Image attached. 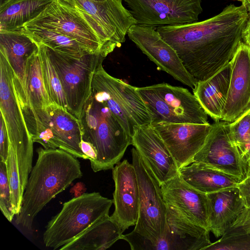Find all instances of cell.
<instances>
[{"label": "cell", "instance_id": "cell-3", "mask_svg": "<svg viewBox=\"0 0 250 250\" xmlns=\"http://www.w3.org/2000/svg\"><path fill=\"white\" fill-rule=\"evenodd\" d=\"M78 119L82 140L90 143L96 152V159L90 164L93 171L112 169L131 145V137L91 89Z\"/></svg>", "mask_w": 250, "mask_h": 250}, {"label": "cell", "instance_id": "cell-21", "mask_svg": "<svg viewBox=\"0 0 250 250\" xmlns=\"http://www.w3.org/2000/svg\"><path fill=\"white\" fill-rule=\"evenodd\" d=\"M131 145L146 161L161 186L179 173L175 159L151 124L134 127Z\"/></svg>", "mask_w": 250, "mask_h": 250}, {"label": "cell", "instance_id": "cell-2", "mask_svg": "<svg viewBox=\"0 0 250 250\" xmlns=\"http://www.w3.org/2000/svg\"><path fill=\"white\" fill-rule=\"evenodd\" d=\"M23 192L16 224L30 231L38 213L57 194L83 176L80 162L59 148L40 147Z\"/></svg>", "mask_w": 250, "mask_h": 250}, {"label": "cell", "instance_id": "cell-43", "mask_svg": "<svg viewBox=\"0 0 250 250\" xmlns=\"http://www.w3.org/2000/svg\"><path fill=\"white\" fill-rule=\"evenodd\" d=\"M93 1H104L105 0H92Z\"/></svg>", "mask_w": 250, "mask_h": 250}, {"label": "cell", "instance_id": "cell-36", "mask_svg": "<svg viewBox=\"0 0 250 250\" xmlns=\"http://www.w3.org/2000/svg\"><path fill=\"white\" fill-rule=\"evenodd\" d=\"M9 138L7 131L4 120L0 115V161L6 163L9 148H10Z\"/></svg>", "mask_w": 250, "mask_h": 250}, {"label": "cell", "instance_id": "cell-24", "mask_svg": "<svg viewBox=\"0 0 250 250\" xmlns=\"http://www.w3.org/2000/svg\"><path fill=\"white\" fill-rule=\"evenodd\" d=\"M229 62L208 79L197 82L193 93L200 104L215 122L221 120L231 75Z\"/></svg>", "mask_w": 250, "mask_h": 250}, {"label": "cell", "instance_id": "cell-16", "mask_svg": "<svg viewBox=\"0 0 250 250\" xmlns=\"http://www.w3.org/2000/svg\"><path fill=\"white\" fill-rule=\"evenodd\" d=\"M83 11L91 17L104 30L117 47L125 42L129 28L137 21L123 4V0H57Z\"/></svg>", "mask_w": 250, "mask_h": 250}, {"label": "cell", "instance_id": "cell-23", "mask_svg": "<svg viewBox=\"0 0 250 250\" xmlns=\"http://www.w3.org/2000/svg\"><path fill=\"white\" fill-rule=\"evenodd\" d=\"M209 203V231L222 236L245 208L237 187L208 193Z\"/></svg>", "mask_w": 250, "mask_h": 250}, {"label": "cell", "instance_id": "cell-4", "mask_svg": "<svg viewBox=\"0 0 250 250\" xmlns=\"http://www.w3.org/2000/svg\"><path fill=\"white\" fill-rule=\"evenodd\" d=\"M26 23L46 28L69 37L93 53H102L107 56L117 47L91 17L57 0H53Z\"/></svg>", "mask_w": 250, "mask_h": 250}, {"label": "cell", "instance_id": "cell-8", "mask_svg": "<svg viewBox=\"0 0 250 250\" xmlns=\"http://www.w3.org/2000/svg\"><path fill=\"white\" fill-rule=\"evenodd\" d=\"M91 90L105 102L131 137L136 126L151 123L152 115L136 87L108 74L102 64L94 73Z\"/></svg>", "mask_w": 250, "mask_h": 250}, {"label": "cell", "instance_id": "cell-18", "mask_svg": "<svg viewBox=\"0 0 250 250\" xmlns=\"http://www.w3.org/2000/svg\"><path fill=\"white\" fill-rule=\"evenodd\" d=\"M38 49V45L21 28L0 30V52L5 56L13 72V83L23 116L28 111L26 86L28 58Z\"/></svg>", "mask_w": 250, "mask_h": 250}, {"label": "cell", "instance_id": "cell-28", "mask_svg": "<svg viewBox=\"0 0 250 250\" xmlns=\"http://www.w3.org/2000/svg\"><path fill=\"white\" fill-rule=\"evenodd\" d=\"M20 28L35 42H41L68 56L80 58L84 54L91 53L76 40L55 31L26 23Z\"/></svg>", "mask_w": 250, "mask_h": 250}, {"label": "cell", "instance_id": "cell-13", "mask_svg": "<svg viewBox=\"0 0 250 250\" xmlns=\"http://www.w3.org/2000/svg\"><path fill=\"white\" fill-rule=\"evenodd\" d=\"M127 36L157 67L192 89L197 82L188 72L176 51L162 38L156 28L137 24Z\"/></svg>", "mask_w": 250, "mask_h": 250}, {"label": "cell", "instance_id": "cell-40", "mask_svg": "<svg viewBox=\"0 0 250 250\" xmlns=\"http://www.w3.org/2000/svg\"><path fill=\"white\" fill-rule=\"evenodd\" d=\"M240 1L242 5L247 10L250 19V0H238Z\"/></svg>", "mask_w": 250, "mask_h": 250}, {"label": "cell", "instance_id": "cell-17", "mask_svg": "<svg viewBox=\"0 0 250 250\" xmlns=\"http://www.w3.org/2000/svg\"><path fill=\"white\" fill-rule=\"evenodd\" d=\"M112 169L115 184L113 193L114 210L111 218L123 232L137 223L139 209V191L133 165L127 160L117 163Z\"/></svg>", "mask_w": 250, "mask_h": 250}, {"label": "cell", "instance_id": "cell-35", "mask_svg": "<svg viewBox=\"0 0 250 250\" xmlns=\"http://www.w3.org/2000/svg\"><path fill=\"white\" fill-rule=\"evenodd\" d=\"M250 233V208H245L225 234Z\"/></svg>", "mask_w": 250, "mask_h": 250}, {"label": "cell", "instance_id": "cell-15", "mask_svg": "<svg viewBox=\"0 0 250 250\" xmlns=\"http://www.w3.org/2000/svg\"><path fill=\"white\" fill-rule=\"evenodd\" d=\"M0 109L10 146L33 148V141L26 125L13 83V72L5 56L0 52Z\"/></svg>", "mask_w": 250, "mask_h": 250}, {"label": "cell", "instance_id": "cell-31", "mask_svg": "<svg viewBox=\"0 0 250 250\" xmlns=\"http://www.w3.org/2000/svg\"><path fill=\"white\" fill-rule=\"evenodd\" d=\"M229 133L242 157L250 164V109L228 124Z\"/></svg>", "mask_w": 250, "mask_h": 250}, {"label": "cell", "instance_id": "cell-37", "mask_svg": "<svg viewBox=\"0 0 250 250\" xmlns=\"http://www.w3.org/2000/svg\"><path fill=\"white\" fill-rule=\"evenodd\" d=\"M246 208H250V178L247 177L237 185Z\"/></svg>", "mask_w": 250, "mask_h": 250}, {"label": "cell", "instance_id": "cell-27", "mask_svg": "<svg viewBox=\"0 0 250 250\" xmlns=\"http://www.w3.org/2000/svg\"><path fill=\"white\" fill-rule=\"evenodd\" d=\"M53 0H9L0 6V30L18 29L42 12Z\"/></svg>", "mask_w": 250, "mask_h": 250}, {"label": "cell", "instance_id": "cell-6", "mask_svg": "<svg viewBox=\"0 0 250 250\" xmlns=\"http://www.w3.org/2000/svg\"><path fill=\"white\" fill-rule=\"evenodd\" d=\"M30 134L33 142L44 148H59L75 157H88L82 151V130L79 120L62 107L51 103L33 111L30 117Z\"/></svg>", "mask_w": 250, "mask_h": 250}, {"label": "cell", "instance_id": "cell-11", "mask_svg": "<svg viewBox=\"0 0 250 250\" xmlns=\"http://www.w3.org/2000/svg\"><path fill=\"white\" fill-rule=\"evenodd\" d=\"M229 122H215L207 140L192 162L203 164L242 181L248 176L249 164L231 139Z\"/></svg>", "mask_w": 250, "mask_h": 250}, {"label": "cell", "instance_id": "cell-5", "mask_svg": "<svg viewBox=\"0 0 250 250\" xmlns=\"http://www.w3.org/2000/svg\"><path fill=\"white\" fill-rule=\"evenodd\" d=\"M113 200L100 193H85L65 202L48 222L43 234L45 247L59 249L98 220L109 215Z\"/></svg>", "mask_w": 250, "mask_h": 250}, {"label": "cell", "instance_id": "cell-7", "mask_svg": "<svg viewBox=\"0 0 250 250\" xmlns=\"http://www.w3.org/2000/svg\"><path fill=\"white\" fill-rule=\"evenodd\" d=\"M152 115V122L208 124V115L188 89L160 83L136 87Z\"/></svg>", "mask_w": 250, "mask_h": 250}, {"label": "cell", "instance_id": "cell-10", "mask_svg": "<svg viewBox=\"0 0 250 250\" xmlns=\"http://www.w3.org/2000/svg\"><path fill=\"white\" fill-rule=\"evenodd\" d=\"M132 165L139 191L138 218L134 231L150 240L161 237L167 225V205L161 186L146 161L133 147Z\"/></svg>", "mask_w": 250, "mask_h": 250}, {"label": "cell", "instance_id": "cell-29", "mask_svg": "<svg viewBox=\"0 0 250 250\" xmlns=\"http://www.w3.org/2000/svg\"><path fill=\"white\" fill-rule=\"evenodd\" d=\"M26 86L28 111L26 120L34 110L42 109L52 103L43 82L38 49L28 58L26 66Z\"/></svg>", "mask_w": 250, "mask_h": 250}, {"label": "cell", "instance_id": "cell-32", "mask_svg": "<svg viewBox=\"0 0 250 250\" xmlns=\"http://www.w3.org/2000/svg\"><path fill=\"white\" fill-rule=\"evenodd\" d=\"M6 165L11 190L12 206L14 213L17 215L21 208L24 191L21 186L16 155L10 146Z\"/></svg>", "mask_w": 250, "mask_h": 250}, {"label": "cell", "instance_id": "cell-26", "mask_svg": "<svg viewBox=\"0 0 250 250\" xmlns=\"http://www.w3.org/2000/svg\"><path fill=\"white\" fill-rule=\"evenodd\" d=\"M179 173L189 185L207 194L237 187L241 182L227 173L197 162L180 168Z\"/></svg>", "mask_w": 250, "mask_h": 250}, {"label": "cell", "instance_id": "cell-20", "mask_svg": "<svg viewBox=\"0 0 250 250\" xmlns=\"http://www.w3.org/2000/svg\"><path fill=\"white\" fill-rule=\"evenodd\" d=\"M161 188L166 205L209 230V203L207 193L189 185L179 173L161 185Z\"/></svg>", "mask_w": 250, "mask_h": 250}, {"label": "cell", "instance_id": "cell-9", "mask_svg": "<svg viewBox=\"0 0 250 250\" xmlns=\"http://www.w3.org/2000/svg\"><path fill=\"white\" fill-rule=\"evenodd\" d=\"M46 47L63 89L69 112L79 119L91 93L94 73L106 56L102 53H87L76 58Z\"/></svg>", "mask_w": 250, "mask_h": 250}, {"label": "cell", "instance_id": "cell-33", "mask_svg": "<svg viewBox=\"0 0 250 250\" xmlns=\"http://www.w3.org/2000/svg\"><path fill=\"white\" fill-rule=\"evenodd\" d=\"M204 250H250V233L223 235Z\"/></svg>", "mask_w": 250, "mask_h": 250}, {"label": "cell", "instance_id": "cell-30", "mask_svg": "<svg viewBox=\"0 0 250 250\" xmlns=\"http://www.w3.org/2000/svg\"><path fill=\"white\" fill-rule=\"evenodd\" d=\"M36 43L39 47L43 82L48 95L52 103L69 111L63 89L58 74L50 61L47 47L41 42Z\"/></svg>", "mask_w": 250, "mask_h": 250}, {"label": "cell", "instance_id": "cell-41", "mask_svg": "<svg viewBox=\"0 0 250 250\" xmlns=\"http://www.w3.org/2000/svg\"><path fill=\"white\" fill-rule=\"evenodd\" d=\"M9 0H0V6L3 5Z\"/></svg>", "mask_w": 250, "mask_h": 250}, {"label": "cell", "instance_id": "cell-39", "mask_svg": "<svg viewBox=\"0 0 250 250\" xmlns=\"http://www.w3.org/2000/svg\"><path fill=\"white\" fill-rule=\"evenodd\" d=\"M243 42L250 46V19L244 30L243 36Z\"/></svg>", "mask_w": 250, "mask_h": 250}, {"label": "cell", "instance_id": "cell-22", "mask_svg": "<svg viewBox=\"0 0 250 250\" xmlns=\"http://www.w3.org/2000/svg\"><path fill=\"white\" fill-rule=\"evenodd\" d=\"M167 205V225L157 241L158 250H204L211 242L210 231Z\"/></svg>", "mask_w": 250, "mask_h": 250}, {"label": "cell", "instance_id": "cell-19", "mask_svg": "<svg viewBox=\"0 0 250 250\" xmlns=\"http://www.w3.org/2000/svg\"><path fill=\"white\" fill-rule=\"evenodd\" d=\"M229 62L230 82L221 120L231 123L250 109V46L241 42Z\"/></svg>", "mask_w": 250, "mask_h": 250}, {"label": "cell", "instance_id": "cell-14", "mask_svg": "<svg viewBox=\"0 0 250 250\" xmlns=\"http://www.w3.org/2000/svg\"><path fill=\"white\" fill-rule=\"evenodd\" d=\"M151 125L164 141L179 169L192 163L212 128L209 123L154 122Z\"/></svg>", "mask_w": 250, "mask_h": 250}, {"label": "cell", "instance_id": "cell-25", "mask_svg": "<svg viewBox=\"0 0 250 250\" xmlns=\"http://www.w3.org/2000/svg\"><path fill=\"white\" fill-rule=\"evenodd\" d=\"M123 231L107 215L90 225L60 250H104L121 239Z\"/></svg>", "mask_w": 250, "mask_h": 250}, {"label": "cell", "instance_id": "cell-1", "mask_svg": "<svg viewBox=\"0 0 250 250\" xmlns=\"http://www.w3.org/2000/svg\"><path fill=\"white\" fill-rule=\"evenodd\" d=\"M249 18L242 5L230 4L206 20L161 26L156 30L198 82L208 79L230 61L242 42Z\"/></svg>", "mask_w": 250, "mask_h": 250}, {"label": "cell", "instance_id": "cell-38", "mask_svg": "<svg viewBox=\"0 0 250 250\" xmlns=\"http://www.w3.org/2000/svg\"><path fill=\"white\" fill-rule=\"evenodd\" d=\"M81 148L83 153L88 157L90 164L93 163L97 158L96 152L93 146L90 143L82 140L81 142Z\"/></svg>", "mask_w": 250, "mask_h": 250}, {"label": "cell", "instance_id": "cell-12", "mask_svg": "<svg viewBox=\"0 0 250 250\" xmlns=\"http://www.w3.org/2000/svg\"><path fill=\"white\" fill-rule=\"evenodd\" d=\"M137 24L159 27L197 21L202 0H123Z\"/></svg>", "mask_w": 250, "mask_h": 250}, {"label": "cell", "instance_id": "cell-34", "mask_svg": "<svg viewBox=\"0 0 250 250\" xmlns=\"http://www.w3.org/2000/svg\"><path fill=\"white\" fill-rule=\"evenodd\" d=\"M0 208L6 219L11 222L15 214L11 204L6 165L2 161H0Z\"/></svg>", "mask_w": 250, "mask_h": 250}, {"label": "cell", "instance_id": "cell-42", "mask_svg": "<svg viewBox=\"0 0 250 250\" xmlns=\"http://www.w3.org/2000/svg\"><path fill=\"white\" fill-rule=\"evenodd\" d=\"M248 177L250 178V164L249 165V174Z\"/></svg>", "mask_w": 250, "mask_h": 250}]
</instances>
